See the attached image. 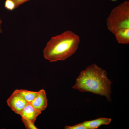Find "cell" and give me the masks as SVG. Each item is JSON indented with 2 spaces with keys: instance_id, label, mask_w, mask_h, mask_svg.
Masks as SVG:
<instances>
[{
  "instance_id": "obj_3",
  "label": "cell",
  "mask_w": 129,
  "mask_h": 129,
  "mask_svg": "<svg viewBox=\"0 0 129 129\" xmlns=\"http://www.w3.org/2000/svg\"><path fill=\"white\" fill-rule=\"evenodd\" d=\"M107 22L108 28L114 34L121 29L129 28V1H126L113 8Z\"/></svg>"
},
{
  "instance_id": "obj_10",
  "label": "cell",
  "mask_w": 129,
  "mask_h": 129,
  "mask_svg": "<svg viewBox=\"0 0 129 129\" xmlns=\"http://www.w3.org/2000/svg\"><path fill=\"white\" fill-rule=\"evenodd\" d=\"M4 7L7 10L11 11L16 8L15 3L12 0H6L4 3Z\"/></svg>"
},
{
  "instance_id": "obj_8",
  "label": "cell",
  "mask_w": 129,
  "mask_h": 129,
  "mask_svg": "<svg viewBox=\"0 0 129 129\" xmlns=\"http://www.w3.org/2000/svg\"><path fill=\"white\" fill-rule=\"evenodd\" d=\"M114 35L119 43L128 44L129 43V28L121 29Z\"/></svg>"
},
{
  "instance_id": "obj_7",
  "label": "cell",
  "mask_w": 129,
  "mask_h": 129,
  "mask_svg": "<svg viewBox=\"0 0 129 129\" xmlns=\"http://www.w3.org/2000/svg\"><path fill=\"white\" fill-rule=\"evenodd\" d=\"M111 121V119L101 118L86 121L81 123L86 127L87 129H97L100 126L102 125H108Z\"/></svg>"
},
{
  "instance_id": "obj_2",
  "label": "cell",
  "mask_w": 129,
  "mask_h": 129,
  "mask_svg": "<svg viewBox=\"0 0 129 129\" xmlns=\"http://www.w3.org/2000/svg\"><path fill=\"white\" fill-rule=\"evenodd\" d=\"M80 42L78 35L65 31L51 38L44 49V56L51 62L64 60L75 53Z\"/></svg>"
},
{
  "instance_id": "obj_9",
  "label": "cell",
  "mask_w": 129,
  "mask_h": 129,
  "mask_svg": "<svg viewBox=\"0 0 129 129\" xmlns=\"http://www.w3.org/2000/svg\"><path fill=\"white\" fill-rule=\"evenodd\" d=\"M28 103H31L37 95L38 91H31L26 89H16Z\"/></svg>"
},
{
  "instance_id": "obj_12",
  "label": "cell",
  "mask_w": 129,
  "mask_h": 129,
  "mask_svg": "<svg viewBox=\"0 0 129 129\" xmlns=\"http://www.w3.org/2000/svg\"><path fill=\"white\" fill-rule=\"evenodd\" d=\"M66 129H87V128L81 123L72 126H66L65 127Z\"/></svg>"
},
{
  "instance_id": "obj_15",
  "label": "cell",
  "mask_w": 129,
  "mask_h": 129,
  "mask_svg": "<svg viewBox=\"0 0 129 129\" xmlns=\"http://www.w3.org/2000/svg\"><path fill=\"white\" fill-rule=\"evenodd\" d=\"M111 1H117L118 0H110Z\"/></svg>"
},
{
  "instance_id": "obj_5",
  "label": "cell",
  "mask_w": 129,
  "mask_h": 129,
  "mask_svg": "<svg viewBox=\"0 0 129 129\" xmlns=\"http://www.w3.org/2000/svg\"><path fill=\"white\" fill-rule=\"evenodd\" d=\"M47 102L45 91L42 89L38 91L36 97L30 103L36 109L41 112L46 108Z\"/></svg>"
},
{
  "instance_id": "obj_13",
  "label": "cell",
  "mask_w": 129,
  "mask_h": 129,
  "mask_svg": "<svg viewBox=\"0 0 129 129\" xmlns=\"http://www.w3.org/2000/svg\"><path fill=\"white\" fill-rule=\"evenodd\" d=\"M15 2L16 8L30 0H12Z\"/></svg>"
},
{
  "instance_id": "obj_4",
  "label": "cell",
  "mask_w": 129,
  "mask_h": 129,
  "mask_svg": "<svg viewBox=\"0 0 129 129\" xmlns=\"http://www.w3.org/2000/svg\"><path fill=\"white\" fill-rule=\"evenodd\" d=\"M6 102L12 111L19 115L28 103L16 90L8 99Z\"/></svg>"
},
{
  "instance_id": "obj_1",
  "label": "cell",
  "mask_w": 129,
  "mask_h": 129,
  "mask_svg": "<svg viewBox=\"0 0 129 129\" xmlns=\"http://www.w3.org/2000/svg\"><path fill=\"white\" fill-rule=\"evenodd\" d=\"M107 74L105 70L93 64L80 72L72 88L104 96L110 101L112 83Z\"/></svg>"
},
{
  "instance_id": "obj_6",
  "label": "cell",
  "mask_w": 129,
  "mask_h": 129,
  "mask_svg": "<svg viewBox=\"0 0 129 129\" xmlns=\"http://www.w3.org/2000/svg\"><path fill=\"white\" fill-rule=\"evenodd\" d=\"M41 113L36 109L30 103H27L19 115L22 118L27 119L34 124L37 117Z\"/></svg>"
},
{
  "instance_id": "obj_14",
  "label": "cell",
  "mask_w": 129,
  "mask_h": 129,
  "mask_svg": "<svg viewBox=\"0 0 129 129\" xmlns=\"http://www.w3.org/2000/svg\"><path fill=\"white\" fill-rule=\"evenodd\" d=\"M2 22V21L1 19V18L0 17V33L2 32L3 31L1 28V25Z\"/></svg>"
},
{
  "instance_id": "obj_11",
  "label": "cell",
  "mask_w": 129,
  "mask_h": 129,
  "mask_svg": "<svg viewBox=\"0 0 129 129\" xmlns=\"http://www.w3.org/2000/svg\"><path fill=\"white\" fill-rule=\"evenodd\" d=\"M21 120L27 129H38L35 125L34 124L30 121L23 118H22Z\"/></svg>"
}]
</instances>
